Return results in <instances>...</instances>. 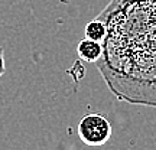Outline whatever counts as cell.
I'll return each mask as SVG.
<instances>
[{
	"instance_id": "obj_1",
	"label": "cell",
	"mask_w": 156,
	"mask_h": 150,
	"mask_svg": "<svg viewBox=\"0 0 156 150\" xmlns=\"http://www.w3.org/2000/svg\"><path fill=\"white\" fill-rule=\"evenodd\" d=\"M95 65L117 100L156 108V0H112Z\"/></svg>"
},
{
	"instance_id": "obj_3",
	"label": "cell",
	"mask_w": 156,
	"mask_h": 150,
	"mask_svg": "<svg viewBox=\"0 0 156 150\" xmlns=\"http://www.w3.org/2000/svg\"><path fill=\"white\" fill-rule=\"evenodd\" d=\"M77 54L81 61L95 64L103 55V44L85 38L77 45Z\"/></svg>"
},
{
	"instance_id": "obj_2",
	"label": "cell",
	"mask_w": 156,
	"mask_h": 150,
	"mask_svg": "<svg viewBox=\"0 0 156 150\" xmlns=\"http://www.w3.org/2000/svg\"><path fill=\"white\" fill-rule=\"evenodd\" d=\"M77 133L84 145L90 147H100L110 140L113 128L106 116L100 113H90L80 120Z\"/></svg>"
},
{
	"instance_id": "obj_5",
	"label": "cell",
	"mask_w": 156,
	"mask_h": 150,
	"mask_svg": "<svg viewBox=\"0 0 156 150\" xmlns=\"http://www.w3.org/2000/svg\"><path fill=\"white\" fill-rule=\"evenodd\" d=\"M6 71V64H5V51L0 46V77L5 74Z\"/></svg>"
},
{
	"instance_id": "obj_4",
	"label": "cell",
	"mask_w": 156,
	"mask_h": 150,
	"mask_svg": "<svg viewBox=\"0 0 156 150\" xmlns=\"http://www.w3.org/2000/svg\"><path fill=\"white\" fill-rule=\"evenodd\" d=\"M84 35L87 39H91V40H97V42H101L106 38L107 35V26L104 20H101L98 17H95L93 20H90L87 25H85V29H84Z\"/></svg>"
}]
</instances>
